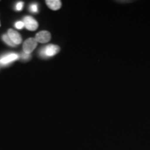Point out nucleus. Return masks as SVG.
<instances>
[{"label": "nucleus", "instance_id": "obj_6", "mask_svg": "<svg viewBox=\"0 0 150 150\" xmlns=\"http://www.w3.org/2000/svg\"><path fill=\"white\" fill-rule=\"evenodd\" d=\"M19 59V55L17 54H8L0 58V65H7L11 62Z\"/></svg>", "mask_w": 150, "mask_h": 150}, {"label": "nucleus", "instance_id": "obj_2", "mask_svg": "<svg viewBox=\"0 0 150 150\" xmlns=\"http://www.w3.org/2000/svg\"><path fill=\"white\" fill-rule=\"evenodd\" d=\"M38 42L35 38H29L23 43L24 53L31 54L37 47Z\"/></svg>", "mask_w": 150, "mask_h": 150}, {"label": "nucleus", "instance_id": "obj_12", "mask_svg": "<svg viewBox=\"0 0 150 150\" xmlns=\"http://www.w3.org/2000/svg\"><path fill=\"white\" fill-rule=\"evenodd\" d=\"M22 56V59H24V60H27V59H29L30 58H31V55H30L29 54H26V53H22L21 54Z\"/></svg>", "mask_w": 150, "mask_h": 150}, {"label": "nucleus", "instance_id": "obj_10", "mask_svg": "<svg viewBox=\"0 0 150 150\" xmlns=\"http://www.w3.org/2000/svg\"><path fill=\"white\" fill-rule=\"evenodd\" d=\"M16 27L18 29H22V28L24 27V22H22V21H18L16 23Z\"/></svg>", "mask_w": 150, "mask_h": 150}, {"label": "nucleus", "instance_id": "obj_4", "mask_svg": "<svg viewBox=\"0 0 150 150\" xmlns=\"http://www.w3.org/2000/svg\"><path fill=\"white\" fill-rule=\"evenodd\" d=\"M51 33L47 31H41L35 35V39L38 42L47 43L51 40Z\"/></svg>", "mask_w": 150, "mask_h": 150}, {"label": "nucleus", "instance_id": "obj_5", "mask_svg": "<svg viewBox=\"0 0 150 150\" xmlns=\"http://www.w3.org/2000/svg\"><path fill=\"white\" fill-rule=\"evenodd\" d=\"M7 35H8V37L10 38V39L13 41V42L15 43L16 45H18L21 44L22 42V38L21 35H20L17 31H15L13 29H8V33H7Z\"/></svg>", "mask_w": 150, "mask_h": 150}, {"label": "nucleus", "instance_id": "obj_1", "mask_svg": "<svg viewBox=\"0 0 150 150\" xmlns=\"http://www.w3.org/2000/svg\"><path fill=\"white\" fill-rule=\"evenodd\" d=\"M59 51L60 47L59 46L55 45H50L41 49L40 56L44 59L47 57H52L59 53Z\"/></svg>", "mask_w": 150, "mask_h": 150}, {"label": "nucleus", "instance_id": "obj_11", "mask_svg": "<svg viewBox=\"0 0 150 150\" xmlns=\"http://www.w3.org/2000/svg\"><path fill=\"white\" fill-rule=\"evenodd\" d=\"M23 6H24V2L23 1H19L18 2V4H16V10L17 11H21L22 8H23Z\"/></svg>", "mask_w": 150, "mask_h": 150}, {"label": "nucleus", "instance_id": "obj_7", "mask_svg": "<svg viewBox=\"0 0 150 150\" xmlns=\"http://www.w3.org/2000/svg\"><path fill=\"white\" fill-rule=\"evenodd\" d=\"M45 3L49 8L53 11L59 10L62 6V2L60 0H46Z\"/></svg>", "mask_w": 150, "mask_h": 150}, {"label": "nucleus", "instance_id": "obj_9", "mask_svg": "<svg viewBox=\"0 0 150 150\" xmlns=\"http://www.w3.org/2000/svg\"><path fill=\"white\" fill-rule=\"evenodd\" d=\"M29 10L31 11V12L34 13H37L38 12V6L36 3L31 4L29 6Z\"/></svg>", "mask_w": 150, "mask_h": 150}, {"label": "nucleus", "instance_id": "obj_8", "mask_svg": "<svg viewBox=\"0 0 150 150\" xmlns=\"http://www.w3.org/2000/svg\"><path fill=\"white\" fill-rule=\"evenodd\" d=\"M2 39L4 40V42L6 44L8 45V46L10 47H16L17 45L15 43L13 42V41L11 40L10 38L8 37V35H3L2 36Z\"/></svg>", "mask_w": 150, "mask_h": 150}, {"label": "nucleus", "instance_id": "obj_3", "mask_svg": "<svg viewBox=\"0 0 150 150\" xmlns=\"http://www.w3.org/2000/svg\"><path fill=\"white\" fill-rule=\"evenodd\" d=\"M24 27L29 31H35L38 27V23L31 16H26L23 20Z\"/></svg>", "mask_w": 150, "mask_h": 150}]
</instances>
